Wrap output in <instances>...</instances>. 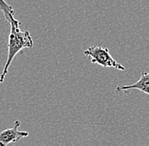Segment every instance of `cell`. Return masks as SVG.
I'll list each match as a JSON object with an SVG mask.
<instances>
[{
	"label": "cell",
	"mask_w": 149,
	"mask_h": 146,
	"mask_svg": "<svg viewBox=\"0 0 149 146\" xmlns=\"http://www.w3.org/2000/svg\"><path fill=\"white\" fill-rule=\"evenodd\" d=\"M139 90L140 91L148 95L149 94V75L148 72L143 71L138 81L132 84H120L115 89L116 92H126L129 90Z\"/></svg>",
	"instance_id": "4"
},
{
	"label": "cell",
	"mask_w": 149,
	"mask_h": 146,
	"mask_svg": "<svg viewBox=\"0 0 149 146\" xmlns=\"http://www.w3.org/2000/svg\"><path fill=\"white\" fill-rule=\"evenodd\" d=\"M10 33L8 43V57L2 73L0 74V84L3 82L5 76L9 73V68L15 57L25 48H31L34 46L33 39L28 30L19 29L20 22L15 18L10 22Z\"/></svg>",
	"instance_id": "1"
},
{
	"label": "cell",
	"mask_w": 149,
	"mask_h": 146,
	"mask_svg": "<svg viewBox=\"0 0 149 146\" xmlns=\"http://www.w3.org/2000/svg\"><path fill=\"white\" fill-rule=\"evenodd\" d=\"M0 10L2 11V13L4 15V18L6 19V20L8 22H10L12 19H15V11L13 9V7L11 5H9V3H7L4 0H0Z\"/></svg>",
	"instance_id": "5"
},
{
	"label": "cell",
	"mask_w": 149,
	"mask_h": 146,
	"mask_svg": "<svg viewBox=\"0 0 149 146\" xmlns=\"http://www.w3.org/2000/svg\"><path fill=\"white\" fill-rule=\"evenodd\" d=\"M20 126V122L15 120L13 127L7 128L0 133V145L5 146L12 143H17L19 139L28 137L29 133L26 131H19V127Z\"/></svg>",
	"instance_id": "3"
},
{
	"label": "cell",
	"mask_w": 149,
	"mask_h": 146,
	"mask_svg": "<svg viewBox=\"0 0 149 146\" xmlns=\"http://www.w3.org/2000/svg\"><path fill=\"white\" fill-rule=\"evenodd\" d=\"M84 54L89 57L93 64H99L105 68H113L121 71L125 69L122 64L118 63L112 57L109 49L106 47H102L101 46H90L84 51Z\"/></svg>",
	"instance_id": "2"
}]
</instances>
